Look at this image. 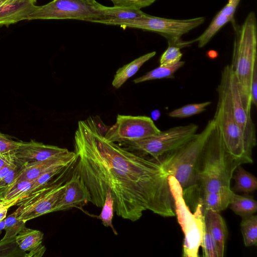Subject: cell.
I'll list each match as a JSON object with an SVG mask.
<instances>
[{
	"label": "cell",
	"mask_w": 257,
	"mask_h": 257,
	"mask_svg": "<svg viewBox=\"0 0 257 257\" xmlns=\"http://www.w3.org/2000/svg\"><path fill=\"white\" fill-rule=\"evenodd\" d=\"M198 125L190 123L175 126L142 139L122 143L128 150L151 156L157 160L190 140L196 134Z\"/></svg>",
	"instance_id": "cell-8"
},
{
	"label": "cell",
	"mask_w": 257,
	"mask_h": 257,
	"mask_svg": "<svg viewBox=\"0 0 257 257\" xmlns=\"http://www.w3.org/2000/svg\"><path fill=\"white\" fill-rule=\"evenodd\" d=\"M8 208H5L1 212H0V221L5 219L7 216V213L8 211Z\"/></svg>",
	"instance_id": "cell-44"
},
{
	"label": "cell",
	"mask_w": 257,
	"mask_h": 257,
	"mask_svg": "<svg viewBox=\"0 0 257 257\" xmlns=\"http://www.w3.org/2000/svg\"><path fill=\"white\" fill-rule=\"evenodd\" d=\"M234 193L230 187H225L216 192L203 193L198 200L202 204L203 211L219 212L229 205Z\"/></svg>",
	"instance_id": "cell-19"
},
{
	"label": "cell",
	"mask_w": 257,
	"mask_h": 257,
	"mask_svg": "<svg viewBox=\"0 0 257 257\" xmlns=\"http://www.w3.org/2000/svg\"><path fill=\"white\" fill-rule=\"evenodd\" d=\"M22 142L14 141L0 132V154L15 151Z\"/></svg>",
	"instance_id": "cell-37"
},
{
	"label": "cell",
	"mask_w": 257,
	"mask_h": 257,
	"mask_svg": "<svg viewBox=\"0 0 257 257\" xmlns=\"http://www.w3.org/2000/svg\"><path fill=\"white\" fill-rule=\"evenodd\" d=\"M203 213L205 223L215 241L218 256L223 257L228 234L225 220L219 212L204 210Z\"/></svg>",
	"instance_id": "cell-17"
},
{
	"label": "cell",
	"mask_w": 257,
	"mask_h": 257,
	"mask_svg": "<svg viewBox=\"0 0 257 257\" xmlns=\"http://www.w3.org/2000/svg\"><path fill=\"white\" fill-rule=\"evenodd\" d=\"M240 1V0H229L218 13L226 16L234 17V14Z\"/></svg>",
	"instance_id": "cell-39"
},
{
	"label": "cell",
	"mask_w": 257,
	"mask_h": 257,
	"mask_svg": "<svg viewBox=\"0 0 257 257\" xmlns=\"http://www.w3.org/2000/svg\"><path fill=\"white\" fill-rule=\"evenodd\" d=\"M77 160L75 152L68 151L51 158L26 164L15 181L28 180L33 181L49 170L58 166L68 167L74 165Z\"/></svg>",
	"instance_id": "cell-15"
},
{
	"label": "cell",
	"mask_w": 257,
	"mask_h": 257,
	"mask_svg": "<svg viewBox=\"0 0 257 257\" xmlns=\"http://www.w3.org/2000/svg\"><path fill=\"white\" fill-rule=\"evenodd\" d=\"M236 214L245 217L254 214L257 210L256 201L252 198L233 193L229 204Z\"/></svg>",
	"instance_id": "cell-26"
},
{
	"label": "cell",
	"mask_w": 257,
	"mask_h": 257,
	"mask_svg": "<svg viewBox=\"0 0 257 257\" xmlns=\"http://www.w3.org/2000/svg\"><path fill=\"white\" fill-rule=\"evenodd\" d=\"M15 152L0 154V170L7 164L15 161Z\"/></svg>",
	"instance_id": "cell-40"
},
{
	"label": "cell",
	"mask_w": 257,
	"mask_h": 257,
	"mask_svg": "<svg viewBox=\"0 0 257 257\" xmlns=\"http://www.w3.org/2000/svg\"><path fill=\"white\" fill-rule=\"evenodd\" d=\"M184 64L185 61H180L172 65H160L158 67L135 79L133 81L135 83H139L152 80L174 78L175 73Z\"/></svg>",
	"instance_id": "cell-24"
},
{
	"label": "cell",
	"mask_w": 257,
	"mask_h": 257,
	"mask_svg": "<svg viewBox=\"0 0 257 257\" xmlns=\"http://www.w3.org/2000/svg\"><path fill=\"white\" fill-rule=\"evenodd\" d=\"M101 10L105 19L99 22L104 24L109 21H125L135 19L144 16L146 14L141 10L131 9L118 7H108L102 5Z\"/></svg>",
	"instance_id": "cell-23"
},
{
	"label": "cell",
	"mask_w": 257,
	"mask_h": 257,
	"mask_svg": "<svg viewBox=\"0 0 257 257\" xmlns=\"http://www.w3.org/2000/svg\"><path fill=\"white\" fill-rule=\"evenodd\" d=\"M2 191H0V199H2Z\"/></svg>",
	"instance_id": "cell-48"
},
{
	"label": "cell",
	"mask_w": 257,
	"mask_h": 257,
	"mask_svg": "<svg viewBox=\"0 0 257 257\" xmlns=\"http://www.w3.org/2000/svg\"><path fill=\"white\" fill-rule=\"evenodd\" d=\"M5 226V220H3L0 221V234L2 233V231L4 229Z\"/></svg>",
	"instance_id": "cell-46"
},
{
	"label": "cell",
	"mask_w": 257,
	"mask_h": 257,
	"mask_svg": "<svg viewBox=\"0 0 257 257\" xmlns=\"http://www.w3.org/2000/svg\"><path fill=\"white\" fill-rule=\"evenodd\" d=\"M44 234L38 230L24 227L15 237L19 248L23 251H29L25 257H41L43 255L46 247L42 244Z\"/></svg>",
	"instance_id": "cell-16"
},
{
	"label": "cell",
	"mask_w": 257,
	"mask_h": 257,
	"mask_svg": "<svg viewBox=\"0 0 257 257\" xmlns=\"http://www.w3.org/2000/svg\"><path fill=\"white\" fill-rule=\"evenodd\" d=\"M71 166L66 167L63 166L56 167L41 175L34 181L33 186L26 196L47 185L55 176L58 175Z\"/></svg>",
	"instance_id": "cell-32"
},
{
	"label": "cell",
	"mask_w": 257,
	"mask_h": 257,
	"mask_svg": "<svg viewBox=\"0 0 257 257\" xmlns=\"http://www.w3.org/2000/svg\"><path fill=\"white\" fill-rule=\"evenodd\" d=\"M5 208H8L6 206H5L2 202V199H0V212L5 209Z\"/></svg>",
	"instance_id": "cell-47"
},
{
	"label": "cell",
	"mask_w": 257,
	"mask_h": 257,
	"mask_svg": "<svg viewBox=\"0 0 257 257\" xmlns=\"http://www.w3.org/2000/svg\"><path fill=\"white\" fill-rule=\"evenodd\" d=\"M18 246L15 238L3 239L0 241V256H16L15 253L18 252Z\"/></svg>",
	"instance_id": "cell-36"
},
{
	"label": "cell",
	"mask_w": 257,
	"mask_h": 257,
	"mask_svg": "<svg viewBox=\"0 0 257 257\" xmlns=\"http://www.w3.org/2000/svg\"><path fill=\"white\" fill-rule=\"evenodd\" d=\"M23 168V165L16 160L14 166L8 174L0 180V190L6 189L15 181Z\"/></svg>",
	"instance_id": "cell-35"
},
{
	"label": "cell",
	"mask_w": 257,
	"mask_h": 257,
	"mask_svg": "<svg viewBox=\"0 0 257 257\" xmlns=\"http://www.w3.org/2000/svg\"><path fill=\"white\" fill-rule=\"evenodd\" d=\"M211 103V101L188 104L180 108L174 109L168 114L173 118H186L196 115L204 111L207 106Z\"/></svg>",
	"instance_id": "cell-28"
},
{
	"label": "cell",
	"mask_w": 257,
	"mask_h": 257,
	"mask_svg": "<svg viewBox=\"0 0 257 257\" xmlns=\"http://www.w3.org/2000/svg\"><path fill=\"white\" fill-rule=\"evenodd\" d=\"M80 1H82L86 4L94 6H98L100 4L98 3L95 0H79Z\"/></svg>",
	"instance_id": "cell-43"
},
{
	"label": "cell",
	"mask_w": 257,
	"mask_h": 257,
	"mask_svg": "<svg viewBox=\"0 0 257 257\" xmlns=\"http://www.w3.org/2000/svg\"><path fill=\"white\" fill-rule=\"evenodd\" d=\"M63 195L57 203L55 212L72 208L82 210V207L90 201L89 192L79 176L75 172L65 183Z\"/></svg>",
	"instance_id": "cell-13"
},
{
	"label": "cell",
	"mask_w": 257,
	"mask_h": 257,
	"mask_svg": "<svg viewBox=\"0 0 257 257\" xmlns=\"http://www.w3.org/2000/svg\"><path fill=\"white\" fill-rule=\"evenodd\" d=\"M100 214L96 216L100 219L103 225L105 227H109L112 229L113 233L117 235V232L112 224V217L114 212V201L111 193L107 191L106 194L105 201Z\"/></svg>",
	"instance_id": "cell-29"
},
{
	"label": "cell",
	"mask_w": 257,
	"mask_h": 257,
	"mask_svg": "<svg viewBox=\"0 0 257 257\" xmlns=\"http://www.w3.org/2000/svg\"><path fill=\"white\" fill-rule=\"evenodd\" d=\"M94 117L80 120L74 136V172L87 189L92 204L103 205L106 192L117 216L132 222L150 210L175 215L168 175L161 164L106 140Z\"/></svg>",
	"instance_id": "cell-1"
},
{
	"label": "cell",
	"mask_w": 257,
	"mask_h": 257,
	"mask_svg": "<svg viewBox=\"0 0 257 257\" xmlns=\"http://www.w3.org/2000/svg\"><path fill=\"white\" fill-rule=\"evenodd\" d=\"M15 163L16 160L13 163L7 164L0 170V180L8 174Z\"/></svg>",
	"instance_id": "cell-41"
},
{
	"label": "cell",
	"mask_w": 257,
	"mask_h": 257,
	"mask_svg": "<svg viewBox=\"0 0 257 257\" xmlns=\"http://www.w3.org/2000/svg\"><path fill=\"white\" fill-rule=\"evenodd\" d=\"M181 48L175 45H168L160 59V65H172L181 61L182 53Z\"/></svg>",
	"instance_id": "cell-33"
},
{
	"label": "cell",
	"mask_w": 257,
	"mask_h": 257,
	"mask_svg": "<svg viewBox=\"0 0 257 257\" xmlns=\"http://www.w3.org/2000/svg\"><path fill=\"white\" fill-rule=\"evenodd\" d=\"M168 182L175 213L184 234L183 256L198 257L204 223L202 204L198 200L195 211L192 213L186 204L182 188L178 181L173 176H169Z\"/></svg>",
	"instance_id": "cell-6"
},
{
	"label": "cell",
	"mask_w": 257,
	"mask_h": 257,
	"mask_svg": "<svg viewBox=\"0 0 257 257\" xmlns=\"http://www.w3.org/2000/svg\"><path fill=\"white\" fill-rule=\"evenodd\" d=\"M37 0H0V3L3 4L28 2L35 4Z\"/></svg>",
	"instance_id": "cell-42"
},
{
	"label": "cell",
	"mask_w": 257,
	"mask_h": 257,
	"mask_svg": "<svg viewBox=\"0 0 257 257\" xmlns=\"http://www.w3.org/2000/svg\"><path fill=\"white\" fill-rule=\"evenodd\" d=\"M53 182L20 200L16 205V217L25 222L49 213L55 212L56 206L64 192L65 184Z\"/></svg>",
	"instance_id": "cell-11"
},
{
	"label": "cell",
	"mask_w": 257,
	"mask_h": 257,
	"mask_svg": "<svg viewBox=\"0 0 257 257\" xmlns=\"http://www.w3.org/2000/svg\"><path fill=\"white\" fill-rule=\"evenodd\" d=\"M221 77L229 93L234 118L240 128L246 143L252 151L256 145L255 125L251 117V99L242 92L230 65L224 67Z\"/></svg>",
	"instance_id": "cell-10"
},
{
	"label": "cell",
	"mask_w": 257,
	"mask_h": 257,
	"mask_svg": "<svg viewBox=\"0 0 257 257\" xmlns=\"http://www.w3.org/2000/svg\"><path fill=\"white\" fill-rule=\"evenodd\" d=\"M233 20L234 17L226 16L218 13L204 32L193 40V43L197 42L199 48L203 47L223 26Z\"/></svg>",
	"instance_id": "cell-25"
},
{
	"label": "cell",
	"mask_w": 257,
	"mask_h": 257,
	"mask_svg": "<svg viewBox=\"0 0 257 257\" xmlns=\"http://www.w3.org/2000/svg\"><path fill=\"white\" fill-rule=\"evenodd\" d=\"M37 6L31 3H0V26H8L23 20H27L28 15Z\"/></svg>",
	"instance_id": "cell-18"
},
{
	"label": "cell",
	"mask_w": 257,
	"mask_h": 257,
	"mask_svg": "<svg viewBox=\"0 0 257 257\" xmlns=\"http://www.w3.org/2000/svg\"><path fill=\"white\" fill-rule=\"evenodd\" d=\"M232 179L234 180L233 190L235 192L249 193L257 188L256 177L246 171L241 165L235 169Z\"/></svg>",
	"instance_id": "cell-22"
},
{
	"label": "cell",
	"mask_w": 257,
	"mask_h": 257,
	"mask_svg": "<svg viewBox=\"0 0 257 257\" xmlns=\"http://www.w3.org/2000/svg\"><path fill=\"white\" fill-rule=\"evenodd\" d=\"M240 228L245 246L257 244V216L252 214L242 217Z\"/></svg>",
	"instance_id": "cell-27"
},
{
	"label": "cell",
	"mask_w": 257,
	"mask_h": 257,
	"mask_svg": "<svg viewBox=\"0 0 257 257\" xmlns=\"http://www.w3.org/2000/svg\"><path fill=\"white\" fill-rule=\"evenodd\" d=\"M215 125L213 118L208 120L199 133L177 149L161 156L158 161L168 176L179 183L183 193L193 189L197 183L200 158L205 143Z\"/></svg>",
	"instance_id": "cell-3"
},
{
	"label": "cell",
	"mask_w": 257,
	"mask_h": 257,
	"mask_svg": "<svg viewBox=\"0 0 257 257\" xmlns=\"http://www.w3.org/2000/svg\"><path fill=\"white\" fill-rule=\"evenodd\" d=\"M207 54L208 57L211 58H214L217 55V53L214 50H211L208 52Z\"/></svg>",
	"instance_id": "cell-45"
},
{
	"label": "cell",
	"mask_w": 257,
	"mask_h": 257,
	"mask_svg": "<svg viewBox=\"0 0 257 257\" xmlns=\"http://www.w3.org/2000/svg\"><path fill=\"white\" fill-rule=\"evenodd\" d=\"M205 20L204 17L177 20L160 18L146 14L135 19L109 21L104 24L119 26L122 28H137L156 32L167 40L168 45H175L182 48L193 43L192 40L185 42L182 41L181 37L202 24Z\"/></svg>",
	"instance_id": "cell-7"
},
{
	"label": "cell",
	"mask_w": 257,
	"mask_h": 257,
	"mask_svg": "<svg viewBox=\"0 0 257 257\" xmlns=\"http://www.w3.org/2000/svg\"><path fill=\"white\" fill-rule=\"evenodd\" d=\"M102 6H92L79 0H53L37 6L27 20L73 19L99 23L105 19Z\"/></svg>",
	"instance_id": "cell-9"
},
{
	"label": "cell",
	"mask_w": 257,
	"mask_h": 257,
	"mask_svg": "<svg viewBox=\"0 0 257 257\" xmlns=\"http://www.w3.org/2000/svg\"><path fill=\"white\" fill-rule=\"evenodd\" d=\"M232 21L234 37L231 69L243 93L251 99L250 84L257 63V23L255 14L250 12L241 25Z\"/></svg>",
	"instance_id": "cell-4"
},
{
	"label": "cell",
	"mask_w": 257,
	"mask_h": 257,
	"mask_svg": "<svg viewBox=\"0 0 257 257\" xmlns=\"http://www.w3.org/2000/svg\"><path fill=\"white\" fill-rule=\"evenodd\" d=\"M161 132L150 117L118 114L115 123L107 130L104 136L110 142L122 143L151 137Z\"/></svg>",
	"instance_id": "cell-12"
},
{
	"label": "cell",
	"mask_w": 257,
	"mask_h": 257,
	"mask_svg": "<svg viewBox=\"0 0 257 257\" xmlns=\"http://www.w3.org/2000/svg\"><path fill=\"white\" fill-rule=\"evenodd\" d=\"M114 7L141 10L153 4L157 0H110Z\"/></svg>",
	"instance_id": "cell-34"
},
{
	"label": "cell",
	"mask_w": 257,
	"mask_h": 257,
	"mask_svg": "<svg viewBox=\"0 0 257 257\" xmlns=\"http://www.w3.org/2000/svg\"><path fill=\"white\" fill-rule=\"evenodd\" d=\"M200 246L204 257H219L215 241L205 223V219Z\"/></svg>",
	"instance_id": "cell-31"
},
{
	"label": "cell",
	"mask_w": 257,
	"mask_h": 257,
	"mask_svg": "<svg viewBox=\"0 0 257 257\" xmlns=\"http://www.w3.org/2000/svg\"><path fill=\"white\" fill-rule=\"evenodd\" d=\"M5 220L4 230L6 234L3 239L15 238L17 235L25 226L26 222L18 219L14 212L10 214Z\"/></svg>",
	"instance_id": "cell-30"
},
{
	"label": "cell",
	"mask_w": 257,
	"mask_h": 257,
	"mask_svg": "<svg viewBox=\"0 0 257 257\" xmlns=\"http://www.w3.org/2000/svg\"><path fill=\"white\" fill-rule=\"evenodd\" d=\"M34 181L22 180L14 181L2 191V202L9 208L25 197L31 190Z\"/></svg>",
	"instance_id": "cell-20"
},
{
	"label": "cell",
	"mask_w": 257,
	"mask_h": 257,
	"mask_svg": "<svg viewBox=\"0 0 257 257\" xmlns=\"http://www.w3.org/2000/svg\"><path fill=\"white\" fill-rule=\"evenodd\" d=\"M240 165L226 150L215 122L201 154L195 187L202 194L230 187L234 171Z\"/></svg>",
	"instance_id": "cell-2"
},
{
	"label": "cell",
	"mask_w": 257,
	"mask_h": 257,
	"mask_svg": "<svg viewBox=\"0 0 257 257\" xmlns=\"http://www.w3.org/2000/svg\"><path fill=\"white\" fill-rule=\"evenodd\" d=\"M218 101L213 119L227 152L241 165L253 163L252 151L248 147L232 111L225 82L221 77L217 88Z\"/></svg>",
	"instance_id": "cell-5"
},
{
	"label": "cell",
	"mask_w": 257,
	"mask_h": 257,
	"mask_svg": "<svg viewBox=\"0 0 257 257\" xmlns=\"http://www.w3.org/2000/svg\"><path fill=\"white\" fill-rule=\"evenodd\" d=\"M250 90L251 104L256 106L257 104V63L254 67Z\"/></svg>",
	"instance_id": "cell-38"
},
{
	"label": "cell",
	"mask_w": 257,
	"mask_h": 257,
	"mask_svg": "<svg viewBox=\"0 0 257 257\" xmlns=\"http://www.w3.org/2000/svg\"><path fill=\"white\" fill-rule=\"evenodd\" d=\"M156 54L155 51L147 53L119 68L112 80V86L116 89L120 88L127 80L138 71L145 63L153 57Z\"/></svg>",
	"instance_id": "cell-21"
},
{
	"label": "cell",
	"mask_w": 257,
	"mask_h": 257,
	"mask_svg": "<svg viewBox=\"0 0 257 257\" xmlns=\"http://www.w3.org/2000/svg\"><path fill=\"white\" fill-rule=\"evenodd\" d=\"M68 150L57 146L45 145L34 141L22 142L15 151V160L23 166L61 155Z\"/></svg>",
	"instance_id": "cell-14"
}]
</instances>
